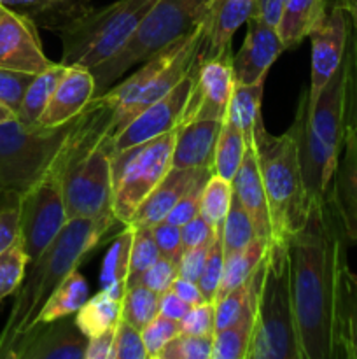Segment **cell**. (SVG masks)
Wrapping results in <instances>:
<instances>
[{"instance_id": "obj_1", "label": "cell", "mask_w": 357, "mask_h": 359, "mask_svg": "<svg viewBox=\"0 0 357 359\" xmlns=\"http://www.w3.org/2000/svg\"><path fill=\"white\" fill-rule=\"evenodd\" d=\"M346 241L328 196L312 200L304 226L287 238L290 297L303 359H338Z\"/></svg>"}, {"instance_id": "obj_2", "label": "cell", "mask_w": 357, "mask_h": 359, "mask_svg": "<svg viewBox=\"0 0 357 359\" xmlns=\"http://www.w3.org/2000/svg\"><path fill=\"white\" fill-rule=\"evenodd\" d=\"M115 223L119 221L114 212L66 221L44 252L30 263V270L18 287L9 318L0 332V359H6L21 335L37 326L38 314L51 294L104 242Z\"/></svg>"}, {"instance_id": "obj_3", "label": "cell", "mask_w": 357, "mask_h": 359, "mask_svg": "<svg viewBox=\"0 0 357 359\" xmlns=\"http://www.w3.org/2000/svg\"><path fill=\"white\" fill-rule=\"evenodd\" d=\"M346 84H349V53L308 107V90L301 91L294 130L300 147L301 172L310 200L328 195L329 184L338 165L346 130Z\"/></svg>"}, {"instance_id": "obj_4", "label": "cell", "mask_w": 357, "mask_h": 359, "mask_svg": "<svg viewBox=\"0 0 357 359\" xmlns=\"http://www.w3.org/2000/svg\"><path fill=\"white\" fill-rule=\"evenodd\" d=\"M252 139L268 198L273 241L287 242L290 235L304 226L312 202L301 172L296 130L290 126L282 135H273L262 123L261 114L255 119Z\"/></svg>"}, {"instance_id": "obj_5", "label": "cell", "mask_w": 357, "mask_h": 359, "mask_svg": "<svg viewBox=\"0 0 357 359\" xmlns=\"http://www.w3.org/2000/svg\"><path fill=\"white\" fill-rule=\"evenodd\" d=\"M247 359H303L290 297L287 242H272L262 258Z\"/></svg>"}, {"instance_id": "obj_6", "label": "cell", "mask_w": 357, "mask_h": 359, "mask_svg": "<svg viewBox=\"0 0 357 359\" xmlns=\"http://www.w3.org/2000/svg\"><path fill=\"white\" fill-rule=\"evenodd\" d=\"M158 0H118L102 9H90L59 28L62 63L93 67L114 56L130 41Z\"/></svg>"}, {"instance_id": "obj_7", "label": "cell", "mask_w": 357, "mask_h": 359, "mask_svg": "<svg viewBox=\"0 0 357 359\" xmlns=\"http://www.w3.org/2000/svg\"><path fill=\"white\" fill-rule=\"evenodd\" d=\"M212 0H158L130 41L100 65L93 67L94 97L108 90L130 67L144 63L168 44L195 30Z\"/></svg>"}, {"instance_id": "obj_8", "label": "cell", "mask_w": 357, "mask_h": 359, "mask_svg": "<svg viewBox=\"0 0 357 359\" xmlns=\"http://www.w3.org/2000/svg\"><path fill=\"white\" fill-rule=\"evenodd\" d=\"M74 119L62 126L23 125L18 119L0 125V193H20L41 182L51 170Z\"/></svg>"}, {"instance_id": "obj_9", "label": "cell", "mask_w": 357, "mask_h": 359, "mask_svg": "<svg viewBox=\"0 0 357 359\" xmlns=\"http://www.w3.org/2000/svg\"><path fill=\"white\" fill-rule=\"evenodd\" d=\"M175 132L142 146L112 154V212L119 223L130 224L144 200L172 168Z\"/></svg>"}, {"instance_id": "obj_10", "label": "cell", "mask_w": 357, "mask_h": 359, "mask_svg": "<svg viewBox=\"0 0 357 359\" xmlns=\"http://www.w3.org/2000/svg\"><path fill=\"white\" fill-rule=\"evenodd\" d=\"M62 181L66 219L112 212V140H105L65 168Z\"/></svg>"}, {"instance_id": "obj_11", "label": "cell", "mask_w": 357, "mask_h": 359, "mask_svg": "<svg viewBox=\"0 0 357 359\" xmlns=\"http://www.w3.org/2000/svg\"><path fill=\"white\" fill-rule=\"evenodd\" d=\"M66 221L62 181L58 177H44L21 195L20 235L30 263L44 252Z\"/></svg>"}, {"instance_id": "obj_12", "label": "cell", "mask_w": 357, "mask_h": 359, "mask_svg": "<svg viewBox=\"0 0 357 359\" xmlns=\"http://www.w3.org/2000/svg\"><path fill=\"white\" fill-rule=\"evenodd\" d=\"M350 18L340 2H329L324 18L308 34L312 42V76L308 88V107L315 104L321 91L343 62L350 37Z\"/></svg>"}, {"instance_id": "obj_13", "label": "cell", "mask_w": 357, "mask_h": 359, "mask_svg": "<svg viewBox=\"0 0 357 359\" xmlns=\"http://www.w3.org/2000/svg\"><path fill=\"white\" fill-rule=\"evenodd\" d=\"M191 76L192 88L182 112L181 125L198 116L224 118L234 86L233 51L198 63L192 62Z\"/></svg>"}, {"instance_id": "obj_14", "label": "cell", "mask_w": 357, "mask_h": 359, "mask_svg": "<svg viewBox=\"0 0 357 359\" xmlns=\"http://www.w3.org/2000/svg\"><path fill=\"white\" fill-rule=\"evenodd\" d=\"M192 88V76H186L164 97L150 104L135 116L118 135L112 139V154L132 147L142 146L161 135L175 132L181 125L189 91Z\"/></svg>"}, {"instance_id": "obj_15", "label": "cell", "mask_w": 357, "mask_h": 359, "mask_svg": "<svg viewBox=\"0 0 357 359\" xmlns=\"http://www.w3.org/2000/svg\"><path fill=\"white\" fill-rule=\"evenodd\" d=\"M88 337L74 316L41 323L14 342L6 359H84Z\"/></svg>"}, {"instance_id": "obj_16", "label": "cell", "mask_w": 357, "mask_h": 359, "mask_svg": "<svg viewBox=\"0 0 357 359\" xmlns=\"http://www.w3.org/2000/svg\"><path fill=\"white\" fill-rule=\"evenodd\" d=\"M51 65L52 62L42 51L37 25L0 4V67L41 74Z\"/></svg>"}, {"instance_id": "obj_17", "label": "cell", "mask_w": 357, "mask_h": 359, "mask_svg": "<svg viewBox=\"0 0 357 359\" xmlns=\"http://www.w3.org/2000/svg\"><path fill=\"white\" fill-rule=\"evenodd\" d=\"M287 51L279 30L258 18L247 20V34L237 55H233L234 83L252 84L265 81L270 67Z\"/></svg>"}, {"instance_id": "obj_18", "label": "cell", "mask_w": 357, "mask_h": 359, "mask_svg": "<svg viewBox=\"0 0 357 359\" xmlns=\"http://www.w3.org/2000/svg\"><path fill=\"white\" fill-rule=\"evenodd\" d=\"M252 7L254 0H212L202 21V41L195 63L233 51L231 39L241 25L247 23Z\"/></svg>"}, {"instance_id": "obj_19", "label": "cell", "mask_w": 357, "mask_h": 359, "mask_svg": "<svg viewBox=\"0 0 357 359\" xmlns=\"http://www.w3.org/2000/svg\"><path fill=\"white\" fill-rule=\"evenodd\" d=\"M349 241L357 242V132L345 130L342 153L326 195Z\"/></svg>"}, {"instance_id": "obj_20", "label": "cell", "mask_w": 357, "mask_h": 359, "mask_svg": "<svg viewBox=\"0 0 357 359\" xmlns=\"http://www.w3.org/2000/svg\"><path fill=\"white\" fill-rule=\"evenodd\" d=\"M245 140H247V147H245L244 160H241L237 175L231 181V186H233V193L238 196L244 209L247 210L248 217L254 224L255 235L272 244L275 242L273 241L272 216H270L268 198H266L261 172H259L252 133L245 137Z\"/></svg>"}, {"instance_id": "obj_21", "label": "cell", "mask_w": 357, "mask_h": 359, "mask_svg": "<svg viewBox=\"0 0 357 359\" xmlns=\"http://www.w3.org/2000/svg\"><path fill=\"white\" fill-rule=\"evenodd\" d=\"M224 118L198 116L175 130V146L172 167L177 168H214L217 137Z\"/></svg>"}, {"instance_id": "obj_22", "label": "cell", "mask_w": 357, "mask_h": 359, "mask_svg": "<svg viewBox=\"0 0 357 359\" xmlns=\"http://www.w3.org/2000/svg\"><path fill=\"white\" fill-rule=\"evenodd\" d=\"M94 97V77L86 67L72 65L56 86L48 107L38 118V125L62 126L76 118Z\"/></svg>"}, {"instance_id": "obj_23", "label": "cell", "mask_w": 357, "mask_h": 359, "mask_svg": "<svg viewBox=\"0 0 357 359\" xmlns=\"http://www.w3.org/2000/svg\"><path fill=\"white\" fill-rule=\"evenodd\" d=\"M206 172H214V168H177L172 167L167 172L160 184L150 191L142 202V205L133 214L130 224L135 226L153 228L154 224L164 221L175 203L186 195L189 188L198 181Z\"/></svg>"}, {"instance_id": "obj_24", "label": "cell", "mask_w": 357, "mask_h": 359, "mask_svg": "<svg viewBox=\"0 0 357 359\" xmlns=\"http://www.w3.org/2000/svg\"><path fill=\"white\" fill-rule=\"evenodd\" d=\"M128 284L115 283L102 287L100 293L88 298L86 304L76 312V325L88 339L114 330L121 321V307Z\"/></svg>"}, {"instance_id": "obj_25", "label": "cell", "mask_w": 357, "mask_h": 359, "mask_svg": "<svg viewBox=\"0 0 357 359\" xmlns=\"http://www.w3.org/2000/svg\"><path fill=\"white\" fill-rule=\"evenodd\" d=\"M0 4L28 16L37 27L56 34L59 28L91 9L90 0H0Z\"/></svg>"}, {"instance_id": "obj_26", "label": "cell", "mask_w": 357, "mask_h": 359, "mask_svg": "<svg viewBox=\"0 0 357 359\" xmlns=\"http://www.w3.org/2000/svg\"><path fill=\"white\" fill-rule=\"evenodd\" d=\"M262 277V262L258 269V280L254 291L244 309L240 318L227 328L214 333V353L212 359H247V351L251 346L252 332H254L255 319V297H258L259 283Z\"/></svg>"}, {"instance_id": "obj_27", "label": "cell", "mask_w": 357, "mask_h": 359, "mask_svg": "<svg viewBox=\"0 0 357 359\" xmlns=\"http://www.w3.org/2000/svg\"><path fill=\"white\" fill-rule=\"evenodd\" d=\"M329 0H286L276 27L286 49L298 48L312 28L324 18Z\"/></svg>"}, {"instance_id": "obj_28", "label": "cell", "mask_w": 357, "mask_h": 359, "mask_svg": "<svg viewBox=\"0 0 357 359\" xmlns=\"http://www.w3.org/2000/svg\"><path fill=\"white\" fill-rule=\"evenodd\" d=\"M66 69L69 67L63 65L62 62L52 63L49 69H46L44 72L37 74L34 77L27 93H24L20 111H18V121L28 126L38 125V118L42 116L44 109L48 107L49 100H51L62 77L65 76Z\"/></svg>"}, {"instance_id": "obj_29", "label": "cell", "mask_w": 357, "mask_h": 359, "mask_svg": "<svg viewBox=\"0 0 357 359\" xmlns=\"http://www.w3.org/2000/svg\"><path fill=\"white\" fill-rule=\"evenodd\" d=\"M88 298H90V286H88L83 273L76 270L51 294L48 304L44 305L42 312L38 314L37 325L58 321V319L69 318V316H76V312L86 304Z\"/></svg>"}, {"instance_id": "obj_30", "label": "cell", "mask_w": 357, "mask_h": 359, "mask_svg": "<svg viewBox=\"0 0 357 359\" xmlns=\"http://www.w3.org/2000/svg\"><path fill=\"white\" fill-rule=\"evenodd\" d=\"M338 359H357V273L345 270L338 311Z\"/></svg>"}, {"instance_id": "obj_31", "label": "cell", "mask_w": 357, "mask_h": 359, "mask_svg": "<svg viewBox=\"0 0 357 359\" xmlns=\"http://www.w3.org/2000/svg\"><path fill=\"white\" fill-rule=\"evenodd\" d=\"M268 248V241H265V238L261 237H255L254 241L248 242L244 249H240V251L233 252L231 256L224 258L223 280H220L219 291H217V298L230 293L234 287L241 286V284L258 270V266L261 265Z\"/></svg>"}, {"instance_id": "obj_32", "label": "cell", "mask_w": 357, "mask_h": 359, "mask_svg": "<svg viewBox=\"0 0 357 359\" xmlns=\"http://www.w3.org/2000/svg\"><path fill=\"white\" fill-rule=\"evenodd\" d=\"M245 147V133L240 126L234 125L227 116H224L223 126H220L219 137H217L216 153H214V174L220 175L226 181H233L244 160Z\"/></svg>"}, {"instance_id": "obj_33", "label": "cell", "mask_w": 357, "mask_h": 359, "mask_svg": "<svg viewBox=\"0 0 357 359\" xmlns=\"http://www.w3.org/2000/svg\"><path fill=\"white\" fill-rule=\"evenodd\" d=\"M262 90H265V81L252 84L234 83L231 91L226 116L234 125L240 126L245 137L254 132L255 119L261 116Z\"/></svg>"}, {"instance_id": "obj_34", "label": "cell", "mask_w": 357, "mask_h": 359, "mask_svg": "<svg viewBox=\"0 0 357 359\" xmlns=\"http://www.w3.org/2000/svg\"><path fill=\"white\" fill-rule=\"evenodd\" d=\"M135 228L133 224H125L121 233L112 238L104 263L100 270V286L107 287L115 283L128 284L130 273V256H132V244Z\"/></svg>"}, {"instance_id": "obj_35", "label": "cell", "mask_w": 357, "mask_h": 359, "mask_svg": "<svg viewBox=\"0 0 357 359\" xmlns=\"http://www.w3.org/2000/svg\"><path fill=\"white\" fill-rule=\"evenodd\" d=\"M231 196H233V186L230 181L220 175L212 174L206 181L200 202V214L206 219L216 233H223V224L226 214L230 210Z\"/></svg>"}, {"instance_id": "obj_36", "label": "cell", "mask_w": 357, "mask_h": 359, "mask_svg": "<svg viewBox=\"0 0 357 359\" xmlns=\"http://www.w3.org/2000/svg\"><path fill=\"white\" fill-rule=\"evenodd\" d=\"M258 237L252 224L251 217H248L247 210L244 209L238 196H231L230 210L226 214V219L223 224V233H220V242H223L224 258L231 256L233 252L244 249L248 242H252Z\"/></svg>"}, {"instance_id": "obj_37", "label": "cell", "mask_w": 357, "mask_h": 359, "mask_svg": "<svg viewBox=\"0 0 357 359\" xmlns=\"http://www.w3.org/2000/svg\"><path fill=\"white\" fill-rule=\"evenodd\" d=\"M160 314V294L150 291L144 284L136 283L126 290L122 298L121 319L142 332L147 323Z\"/></svg>"}, {"instance_id": "obj_38", "label": "cell", "mask_w": 357, "mask_h": 359, "mask_svg": "<svg viewBox=\"0 0 357 359\" xmlns=\"http://www.w3.org/2000/svg\"><path fill=\"white\" fill-rule=\"evenodd\" d=\"M30 265L27 251H24L23 238L20 237L13 242V245L0 255V302L6 300L10 294H16L27 273V266Z\"/></svg>"}, {"instance_id": "obj_39", "label": "cell", "mask_w": 357, "mask_h": 359, "mask_svg": "<svg viewBox=\"0 0 357 359\" xmlns=\"http://www.w3.org/2000/svg\"><path fill=\"white\" fill-rule=\"evenodd\" d=\"M132 244V256H130V273H128V287L140 280L147 269L158 262L160 258V249L153 237V231L147 226H135Z\"/></svg>"}, {"instance_id": "obj_40", "label": "cell", "mask_w": 357, "mask_h": 359, "mask_svg": "<svg viewBox=\"0 0 357 359\" xmlns=\"http://www.w3.org/2000/svg\"><path fill=\"white\" fill-rule=\"evenodd\" d=\"M212 353L214 335L192 337L181 333L163 347L158 359H212Z\"/></svg>"}, {"instance_id": "obj_41", "label": "cell", "mask_w": 357, "mask_h": 359, "mask_svg": "<svg viewBox=\"0 0 357 359\" xmlns=\"http://www.w3.org/2000/svg\"><path fill=\"white\" fill-rule=\"evenodd\" d=\"M223 272H224L223 242H220V235H216L209 252H206L203 272L198 279V286L200 290H202L203 297H205L206 302H214V304H216L217 291H219L220 280H223Z\"/></svg>"}, {"instance_id": "obj_42", "label": "cell", "mask_w": 357, "mask_h": 359, "mask_svg": "<svg viewBox=\"0 0 357 359\" xmlns=\"http://www.w3.org/2000/svg\"><path fill=\"white\" fill-rule=\"evenodd\" d=\"M177 335H181L178 321H174V319L167 318L163 314H158L142 330V340L144 346H146L147 359H158L163 347Z\"/></svg>"}, {"instance_id": "obj_43", "label": "cell", "mask_w": 357, "mask_h": 359, "mask_svg": "<svg viewBox=\"0 0 357 359\" xmlns=\"http://www.w3.org/2000/svg\"><path fill=\"white\" fill-rule=\"evenodd\" d=\"M0 255L20 237L21 224V195L20 193H0Z\"/></svg>"}, {"instance_id": "obj_44", "label": "cell", "mask_w": 357, "mask_h": 359, "mask_svg": "<svg viewBox=\"0 0 357 359\" xmlns=\"http://www.w3.org/2000/svg\"><path fill=\"white\" fill-rule=\"evenodd\" d=\"M35 76L37 74L2 69L0 67V102L6 104L9 109H13L16 116L24 98V93H27L28 86H30Z\"/></svg>"}, {"instance_id": "obj_45", "label": "cell", "mask_w": 357, "mask_h": 359, "mask_svg": "<svg viewBox=\"0 0 357 359\" xmlns=\"http://www.w3.org/2000/svg\"><path fill=\"white\" fill-rule=\"evenodd\" d=\"M182 335L192 337H210L216 333V304L214 302H202L192 305L184 318L178 321Z\"/></svg>"}, {"instance_id": "obj_46", "label": "cell", "mask_w": 357, "mask_h": 359, "mask_svg": "<svg viewBox=\"0 0 357 359\" xmlns=\"http://www.w3.org/2000/svg\"><path fill=\"white\" fill-rule=\"evenodd\" d=\"M111 359H147L142 332L121 319L115 326L114 349Z\"/></svg>"}, {"instance_id": "obj_47", "label": "cell", "mask_w": 357, "mask_h": 359, "mask_svg": "<svg viewBox=\"0 0 357 359\" xmlns=\"http://www.w3.org/2000/svg\"><path fill=\"white\" fill-rule=\"evenodd\" d=\"M214 172H206L205 175H202V177H200L198 181H196L195 184L186 191V195L175 203L174 209H172L170 212H168V216L164 217V221L175 224V226H182V224L191 221L195 216H198L203 188H205L206 181H209V177Z\"/></svg>"}, {"instance_id": "obj_48", "label": "cell", "mask_w": 357, "mask_h": 359, "mask_svg": "<svg viewBox=\"0 0 357 359\" xmlns=\"http://www.w3.org/2000/svg\"><path fill=\"white\" fill-rule=\"evenodd\" d=\"M177 276H178L177 263L164 258V256H160L158 262L154 263V265H150L149 269L144 272V276L140 277L139 283L144 284L146 287H149V290L154 291L156 294H163L164 291L170 290L172 283H174Z\"/></svg>"}, {"instance_id": "obj_49", "label": "cell", "mask_w": 357, "mask_h": 359, "mask_svg": "<svg viewBox=\"0 0 357 359\" xmlns=\"http://www.w3.org/2000/svg\"><path fill=\"white\" fill-rule=\"evenodd\" d=\"M150 231H153V237L156 241L158 249H160V255L175 262L178 266L181 256L184 252L181 226H175V224L168 223V221H161V223L154 224Z\"/></svg>"}, {"instance_id": "obj_50", "label": "cell", "mask_w": 357, "mask_h": 359, "mask_svg": "<svg viewBox=\"0 0 357 359\" xmlns=\"http://www.w3.org/2000/svg\"><path fill=\"white\" fill-rule=\"evenodd\" d=\"M349 84H346V128L357 132V35L350 28L349 46Z\"/></svg>"}, {"instance_id": "obj_51", "label": "cell", "mask_w": 357, "mask_h": 359, "mask_svg": "<svg viewBox=\"0 0 357 359\" xmlns=\"http://www.w3.org/2000/svg\"><path fill=\"white\" fill-rule=\"evenodd\" d=\"M216 235L209 242H205V244L196 245V248L191 249H184V252L181 256V262H178V277H184V279L192 280V283H198L200 276L203 272V265H205L206 252H209Z\"/></svg>"}, {"instance_id": "obj_52", "label": "cell", "mask_w": 357, "mask_h": 359, "mask_svg": "<svg viewBox=\"0 0 357 359\" xmlns=\"http://www.w3.org/2000/svg\"><path fill=\"white\" fill-rule=\"evenodd\" d=\"M181 235H182V245L184 249L196 248V245H202L205 242H209L210 238L216 235V231L212 230L209 223H206L205 217L202 214L192 217L191 221H188L186 224L181 226Z\"/></svg>"}, {"instance_id": "obj_53", "label": "cell", "mask_w": 357, "mask_h": 359, "mask_svg": "<svg viewBox=\"0 0 357 359\" xmlns=\"http://www.w3.org/2000/svg\"><path fill=\"white\" fill-rule=\"evenodd\" d=\"M114 339L115 328L88 339L86 356H84V359H111L112 349H114Z\"/></svg>"}, {"instance_id": "obj_54", "label": "cell", "mask_w": 357, "mask_h": 359, "mask_svg": "<svg viewBox=\"0 0 357 359\" xmlns=\"http://www.w3.org/2000/svg\"><path fill=\"white\" fill-rule=\"evenodd\" d=\"M284 4H286V0H254L251 16L276 28L280 23V18H282Z\"/></svg>"}, {"instance_id": "obj_55", "label": "cell", "mask_w": 357, "mask_h": 359, "mask_svg": "<svg viewBox=\"0 0 357 359\" xmlns=\"http://www.w3.org/2000/svg\"><path fill=\"white\" fill-rule=\"evenodd\" d=\"M189 309H191V305L186 304L174 290H168L163 294H160V314L167 316L174 321H181Z\"/></svg>"}, {"instance_id": "obj_56", "label": "cell", "mask_w": 357, "mask_h": 359, "mask_svg": "<svg viewBox=\"0 0 357 359\" xmlns=\"http://www.w3.org/2000/svg\"><path fill=\"white\" fill-rule=\"evenodd\" d=\"M170 290H174L175 293H177L178 297L186 302V304L191 305V307L192 305L202 304V302H206L205 297H203L202 290H200L198 283H192V280L184 279V277H178V276L175 277V280L172 283Z\"/></svg>"}, {"instance_id": "obj_57", "label": "cell", "mask_w": 357, "mask_h": 359, "mask_svg": "<svg viewBox=\"0 0 357 359\" xmlns=\"http://www.w3.org/2000/svg\"><path fill=\"white\" fill-rule=\"evenodd\" d=\"M332 2H335V0H332ZM336 2H340L345 7L346 14H349L350 18V25H352L354 34L357 35V0H336Z\"/></svg>"}, {"instance_id": "obj_58", "label": "cell", "mask_w": 357, "mask_h": 359, "mask_svg": "<svg viewBox=\"0 0 357 359\" xmlns=\"http://www.w3.org/2000/svg\"><path fill=\"white\" fill-rule=\"evenodd\" d=\"M13 119H18L16 112H14L13 109L7 107L6 104H2V102H0V125H2V123H7V121H13Z\"/></svg>"}, {"instance_id": "obj_59", "label": "cell", "mask_w": 357, "mask_h": 359, "mask_svg": "<svg viewBox=\"0 0 357 359\" xmlns=\"http://www.w3.org/2000/svg\"><path fill=\"white\" fill-rule=\"evenodd\" d=\"M329 2H332V0H329Z\"/></svg>"}]
</instances>
